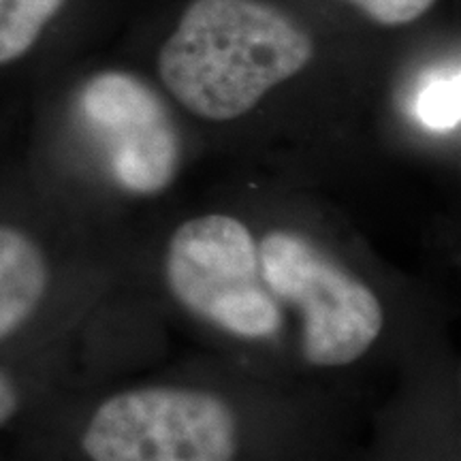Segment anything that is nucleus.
<instances>
[{
	"label": "nucleus",
	"mask_w": 461,
	"mask_h": 461,
	"mask_svg": "<svg viewBox=\"0 0 461 461\" xmlns=\"http://www.w3.org/2000/svg\"><path fill=\"white\" fill-rule=\"evenodd\" d=\"M314 56L312 34L269 0H193L160 45L158 75L188 113L230 122Z\"/></svg>",
	"instance_id": "f257e3e1"
},
{
	"label": "nucleus",
	"mask_w": 461,
	"mask_h": 461,
	"mask_svg": "<svg viewBox=\"0 0 461 461\" xmlns=\"http://www.w3.org/2000/svg\"><path fill=\"white\" fill-rule=\"evenodd\" d=\"M258 257L276 302L302 312V355L310 366H350L380 338L384 310L376 293L302 230H267Z\"/></svg>",
	"instance_id": "f03ea898"
},
{
	"label": "nucleus",
	"mask_w": 461,
	"mask_h": 461,
	"mask_svg": "<svg viewBox=\"0 0 461 461\" xmlns=\"http://www.w3.org/2000/svg\"><path fill=\"white\" fill-rule=\"evenodd\" d=\"M165 285L186 312L229 336L269 339L282 327L280 305L261 276L258 241L235 216L203 214L173 230Z\"/></svg>",
	"instance_id": "7ed1b4c3"
},
{
	"label": "nucleus",
	"mask_w": 461,
	"mask_h": 461,
	"mask_svg": "<svg viewBox=\"0 0 461 461\" xmlns=\"http://www.w3.org/2000/svg\"><path fill=\"white\" fill-rule=\"evenodd\" d=\"M90 461H233L238 419L221 395L186 387L107 397L82 434Z\"/></svg>",
	"instance_id": "20e7f679"
},
{
	"label": "nucleus",
	"mask_w": 461,
	"mask_h": 461,
	"mask_svg": "<svg viewBox=\"0 0 461 461\" xmlns=\"http://www.w3.org/2000/svg\"><path fill=\"white\" fill-rule=\"evenodd\" d=\"M82 107L101 132L113 177L135 194H157L176 180L182 140L163 99L140 77L105 71L84 88Z\"/></svg>",
	"instance_id": "39448f33"
},
{
	"label": "nucleus",
	"mask_w": 461,
	"mask_h": 461,
	"mask_svg": "<svg viewBox=\"0 0 461 461\" xmlns=\"http://www.w3.org/2000/svg\"><path fill=\"white\" fill-rule=\"evenodd\" d=\"M50 285L48 258L24 230L0 224V342L31 321Z\"/></svg>",
	"instance_id": "423d86ee"
},
{
	"label": "nucleus",
	"mask_w": 461,
	"mask_h": 461,
	"mask_svg": "<svg viewBox=\"0 0 461 461\" xmlns=\"http://www.w3.org/2000/svg\"><path fill=\"white\" fill-rule=\"evenodd\" d=\"M67 0H0V65L26 56Z\"/></svg>",
	"instance_id": "0eeeda50"
},
{
	"label": "nucleus",
	"mask_w": 461,
	"mask_h": 461,
	"mask_svg": "<svg viewBox=\"0 0 461 461\" xmlns=\"http://www.w3.org/2000/svg\"><path fill=\"white\" fill-rule=\"evenodd\" d=\"M414 112L429 131H453L459 124V71L429 75L417 92Z\"/></svg>",
	"instance_id": "6e6552de"
},
{
	"label": "nucleus",
	"mask_w": 461,
	"mask_h": 461,
	"mask_svg": "<svg viewBox=\"0 0 461 461\" xmlns=\"http://www.w3.org/2000/svg\"><path fill=\"white\" fill-rule=\"evenodd\" d=\"M339 3L355 7L374 24L400 28L428 15L438 0H339Z\"/></svg>",
	"instance_id": "1a4fd4ad"
},
{
	"label": "nucleus",
	"mask_w": 461,
	"mask_h": 461,
	"mask_svg": "<svg viewBox=\"0 0 461 461\" xmlns=\"http://www.w3.org/2000/svg\"><path fill=\"white\" fill-rule=\"evenodd\" d=\"M17 408H20V393H17L14 380L0 370V428H5L15 417Z\"/></svg>",
	"instance_id": "9d476101"
}]
</instances>
